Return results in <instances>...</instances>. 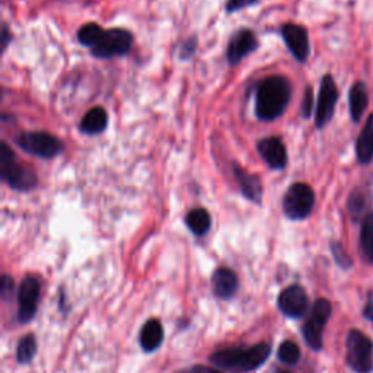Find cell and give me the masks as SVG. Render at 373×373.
<instances>
[{
    "instance_id": "cell-1",
    "label": "cell",
    "mask_w": 373,
    "mask_h": 373,
    "mask_svg": "<svg viewBox=\"0 0 373 373\" xmlns=\"http://www.w3.org/2000/svg\"><path fill=\"white\" fill-rule=\"evenodd\" d=\"M291 98V85L284 76H270L257 88L255 114L261 121H274L284 114Z\"/></svg>"
},
{
    "instance_id": "cell-2",
    "label": "cell",
    "mask_w": 373,
    "mask_h": 373,
    "mask_svg": "<svg viewBox=\"0 0 373 373\" xmlns=\"http://www.w3.org/2000/svg\"><path fill=\"white\" fill-rule=\"evenodd\" d=\"M271 347L267 343H259L247 350L226 349L215 353L210 358V362L226 370L250 372L264 365V362L268 359Z\"/></svg>"
},
{
    "instance_id": "cell-3",
    "label": "cell",
    "mask_w": 373,
    "mask_h": 373,
    "mask_svg": "<svg viewBox=\"0 0 373 373\" xmlns=\"http://www.w3.org/2000/svg\"><path fill=\"white\" fill-rule=\"evenodd\" d=\"M0 178L16 191H31L37 185V175L22 167L15 153L3 142L0 144Z\"/></svg>"
},
{
    "instance_id": "cell-4",
    "label": "cell",
    "mask_w": 373,
    "mask_h": 373,
    "mask_svg": "<svg viewBox=\"0 0 373 373\" xmlns=\"http://www.w3.org/2000/svg\"><path fill=\"white\" fill-rule=\"evenodd\" d=\"M346 362L356 373H370L373 370V343L359 330H351L346 340Z\"/></svg>"
},
{
    "instance_id": "cell-5",
    "label": "cell",
    "mask_w": 373,
    "mask_h": 373,
    "mask_svg": "<svg viewBox=\"0 0 373 373\" xmlns=\"http://www.w3.org/2000/svg\"><path fill=\"white\" fill-rule=\"evenodd\" d=\"M315 204L314 190L303 183L291 184L283 197L284 215L291 220H303L311 215Z\"/></svg>"
},
{
    "instance_id": "cell-6",
    "label": "cell",
    "mask_w": 373,
    "mask_h": 373,
    "mask_svg": "<svg viewBox=\"0 0 373 373\" xmlns=\"http://www.w3.org/2000/svg\"><path fill=\"white\" fill-rule=\"evenodd\" d=\"M16 144L20 148L41 159H53L63 152V143L56 136L47 132H26L18 136Z\"/></svg>"
},
{
    "instance_id": "cell-7",
    "label": "cell",
    "mask_w": 373,
    "mask_h": 373,
    "mask_svg": "<svg viewBox=\"0 0 373 373\" xmlns=\"http://www.w3.org/2000/svg\"><path fill=\"white\" fill-rule=\"evenodd\" d=\"M133 45L132 32L121 28H111L104 31L100 43L92 47V54L98 59H111L116 56H124Z\"/></svg>"
},
{
    "instance_id": "cell-8",
    "label": "cell",
    "mask_w": 373,
    "mask_h": 373,
    "mask_svg": "<svg viewBox=\"0 0 373 373\" xmlns=\"http://www.w3.org/2000/svg\"><path fill=\"white\" fill-rule=\"evenodd\" d=\"M331 303L327 299H318L312 310L310 318L306 319L305 327H303V335L307 346L314 350H321L322 349V333L323 327L328 322L331 317Z\"/></svg>"
},
{
    "instance_id": "cell-9",
    "label": "cell",
    "mask_w": 373,
    "mask_h": 373,
    "mask_svg": "<svg viewBox=\"0 0 373 373\" xmlns=\"http://www.w3.org/2000/svg\"><path fill=\"white\" fill-rule=\"evenodd\" d=\"M338 100V91L334 82L333 76L326 75L321 80L318 102H317V112H315V123L318 128L326 127L334 116V109Z\"/></svg>"
},
{
    "instance_id": "cell-10",
    "label": "cell",
    "mask_w": 373,
    "mask_h": 373,
    "mask_svg": "<svg viewBox=\"0 0 373 373\" xmlns=\"http://www.w3.org/2000/svg\"><path fill=\"white\" fill-rule=\"evenodd\" d=\"M40 282L36 277H26L20 287L18 291V303H20V311H18V318L21 322H28L34 318L37 312L38 306V299H40Z\"/></svg>"
},
{
    "instance_id": "cell-11",
    "label": "cell",
    "mask_w": 373,
    "mask_h": 373,
    "mask_svg": "<svg viewBox=\"0 0 373 373\" xmlns=\"http://www.w3.org/2000/svg\"><path fill=\"white\" fill-rule=\"evenodd\" d=\"M282 37L294 57L299 63H305L311 53L310 37H307L306 29L296 24H287L282 28Z\"/></svg>"
},
{
    "instance_id": "cell-12",
    "label": "cell",
    "mask_w": 373,
    "mask_h": 373,
    "mask_svg": "<svg viewBox=\"0 0 373 373\" xmlns=\"http://www.w3.org/2000/svg\"><path fill=\"white\" fill-rule=\"evenodd\" d=\"M257 47L258 41L254 32L250 29H239L229 41L226 57H228L231 66H236V64H239L248 54L257 50Z\"/></svg>"
},
{
    "instance_id": "cell-13",
    "label": "cell",
    "mask_w": 373,
    "mask_h": 373,
    "mask_svg": "<svg viewBox=\"0 0 373 373\" xmlns=\"http://www.w3.org/2000/svg\"><path fill=\"white\" fill-rule=\"evenodd\" d=\"M279 307L280 311L290 318H299L302 317L307 310V296L303 287L294 284L284 289L279 296Z\"/></svg>"
},
{
    "instance_id": "cell-14",
    "label": "cell",
    "mask_w": 373,
    "mask_h": 373,
    "mask_svg": "<svg viewBox=\"0 0 373 373\" xmlns=\"http://www.w3.org/2000/svg\"><path fill=\"white\" fill-rule=\"evenodd\" d=\"M257 148L259 155H261V158L271 169L282 171L286 168L287 151L279 137H266L263 140H259Z\"/></svg>"
},
{
    "instance_id": "cell-15",
    "label": "cell",
    "mask_w": 373,
    "mask_h": 373,
    "mask_svg": "<svg viewBox=\"0 0 373 373\" xmlns=\"http://www.w3.org/2000/svg\"><path fill=\"white\" fill-rule=\"evenodd\" d=\"M234 168H235L234 169L235 178L241 187L242 194H244V196L252 203H257V204L261 203L263 185H261V181H259V178L254 174H250L245 169H242L238 165H234Z\"/></svg>"
},
{
    "instance_id": "cell-16",
    "label": "cell",
    "mask_w": 373,
    "mask_h": 373,
    "mask_svg": "<svg viewBox=\"0 0 373 373\" xmlns=\"http://www.w3.org/2000/svg\"><path fill=\"white\" fill-rule=\"evenodd\" d=\"M212 286L216 296L222 299H229L235 295L238 289L236 274L229 268H218L212 277Z\"/></svg>"
},
{
    "instance_id": "cell-17",
    "label": "cell",
    "mask_w": 373,
    "mask_h": 373,
    "mask_svg": "<svg viewBox=\"0 0 373 373\" xmlns=\"http://www.w3.org/2000/svg\"><path fill=\"white\" fill-rule=\"evenodd\" d=\"M164 340V328L159 319H151L143 326L140 333V346L144 351H153Z\"/></svg>"
},
{
    "instance_id": "cell-18",
    "label": "cell",
    "mask_w": 373,
    "mask_h": 373,
    "mask_svg": "<svg viewBox=\"0 0 373 373\" xmlns=\"http://www.w3.org/2000/svg\"><path fill=\"white\" fill-rule=\"evenodd\" d=\"M108 125V114L101 107H95L89 109L85 117L80 121V130L85 135H100Z\"/></svg>"
},
{
    "instance_id": "cell-19",
    "label": "cell",
    "mask_w": 373,
    "mask_h": 373,
    "mask_svg": "<svg viewBox=\"0 0 373 373\" xmlns=\"http://www.w3.org/2000/svg\"><path fill=\"white\" fill-rule=\"evenodd\" d=\"M356 153L360 164H369L373 158V114L367 119L362 133L356 143Z\"/></svg>"
},
{
    "instance_id": "cell-20",
    "label": "cell",
    "mask_w": 373,
    "mask_h": 373,
    "mask_svg": "<svg viewBox=\"0 0 373 373\" xmlns=\"http://www.w3.org/2000/svg\"><path fill=\"white\" fill-rule=\"evenodd\" d=\"M349 105H350V116L354 123H359L363 112L367 107V92L366 86L362 82H356L349 93Z\"/></svg>"
},
{
    "instance_id": "cell-21",
    "label": "cell",
    "mask_w": 373,
    "mask_h": 373,
    "mask_svg": "<svg viewBox=\"0 0 373 373\" xmlns=\"http://www.w3.org/2000/svg\"><path fill=\"white\" fill-rule=\"evenodd\" d=\"M185 223L194 235L203 236L212 226V218H210L206 208H194L187 215Z\"/></svg>"
},
{
    "instance_id": "cell-22",
    "label": "cell",
    "mask_w": 373,
    "mask_h": 373,
    "mask_svg": "<svg viewBox=\"0 0 373 373\" xmlns=\"http://www.w3.org/2000/svg\"><path fill=\"white\" fill-rule=\"evenodd\" d=\"M360 248L367 263H373V212L367 213L362 223Z\"/></svg>"
},
{
    "instance_id": "cell-23",
    "label": "cell",
    "mask_w": 373,
    "mask_h": 373,
    "mask_svg": "<svg viewBox=\"0 0 373 373\" xmlns=\"http://www.w3.org/2000/svg\"><path fill=\"white\" fill-rule=\"evenodd\" d=\"M104 36V29L96 24H86L77 32V41L85 47H95Z\"/></svg>"
},
{
    "instance_id": "cell-24",
    "label": "cell",
    "mask_w": 373,
    "mask_h": 373,
    "mask_svg": "<svg viewBox=\"0 0 373 373\" xmlns=\"http://www.w3.org/2000/svg\"><path fill=\"white\" fill-rule=\"evenodd\" d=\"M36 351H37V342L34 335H26L20 342L16 358H18L20 363H29L32 358L36 356Z\"/></svg>"
},
{
    "instance_id": "cell-25",
    "label": "cell",
    "mask_w": 373,
    "mask_h": 373,
    "mask_svg": "<svg viewBox=\"0 0 373 373\" xmlns=\"http://www.w3.org/2000/svg\"><path fill=\"white\" fill-rule=\"evenodd\" d=\"M277 356H279V359L283 363L295 365L300 359V350H299V347H298L296 343H294V342H284V343L280 344Z\"/></svg>"
},
{
    "instance_id": "cell-26",
    "label": "cell",
    "mask_w": 373,
    "mask_h": 373,
    "mask_svg": "<svg viewBox=\"0 0 373 373\" xmlns=\"http://www.w3.org/2000/svg\"><path fill=\"white\" fill-rule=\"evenodd\" d=\"M363 208H365V200L362 197V194L360 192H353L351 194V197L349 200V210H350V213L353 218H359L360 213L363 212Z\"/></svg>"
},
{
    "instance_id": "cell-27",
    "label": "cell",
    "mask_w": 373,
    "mask_h": 373,
    "mask_svg": "<svg viewBox=\"0 0 373 373\" xmlns=\"http://www.w3.org/2000/svg\"><path fill=\"white\" fill-rule=\"evenodd\" d=\"M331 251H333V255L335 257V261L340 266L344 267V268L351 266V259H350L349 254L346 252V250L342 247V244H337V242H334V244L331 245Z\"/></svg>"
},
{
    "instance_id": "cell-28",
    "label": "cell",
    "mask_w": 373,
    "mask_h": 373,
    "mask_svg": "<svg viewBox=\"0 0 373 373\" xmlns=\"http://www.w3.org/2000/svg\"><path fill=\"white\" fill-rule=\"evenodd\" d=\"M312 108H314V93H312L311 88H307L305 92L303 104H302V116L305 119L310 117L312 114Z\"/></svg>"
},
{
    "instance_id": "cell-29",
    "label": "cell",
    "mask_w": 373,
    "mask_h": 373,
    "mask_svg": "<svg viewBox=\"0 0 373 373\" xmlns=\"http://www.w3.org/2000/svg\"><path fill=\"white\" fill-rule=\"evenodd\" d=\"M258 2V0H228V3H226V10L229 13L231 12H238L244 8L252 6Z\"/></svg>"
},
{
    "instance_id": "cell-30",
    "label": "cell",
    "mask_w": 373,
    "mask_h": 373,
    "mask_svg": "<svg viewBox=\"0 0 373 373\" xmlns=\"http://www.w3.org/2000/svg\"><path fill=\"white\" fill-rule=\"evenodd\" d=\"M196 48H197V41L196 38H191L188 41L184 43L183 48H181V57L183 59H188L191 57L194 53H196Z\"/></svg>"
},
{
    "instance_id": "cell-31",
    "label": "cell",
    "mask_w": 373,
    "mask_h": 373,
    "mask_svg": "<svg viewBox=\"0 0 373 373\" xmlns=\"http://www.w3.org/2000/svg\"><path fill=\"white\" fill-rule=\"evenodd\" d=\"M13 291V282L10 277H8V275H3L2 279V294L3 295H9Z\"/></svg>"
},
{
    "instance_id": "cell-32",
    "label": "cell",
    "mask_w": 373,
    "mask_h": 373,
    "mask_svg": "<svg viewBox=\"0 0 373 373\" xmlns=\"http://www.w3.org/2000/svg\"><path fill=\"white\" fill-rule=\"evenodd\" d=\"M363 315H365L367 319L373 321V295H370V296H369V299H367V302H366V306H365Z\"/></svg>"
},
{
    "instance_id": "cell-33",
    "label": "cell",
    "mask_w": 373,
    "mask_h": 373,
    "mask_svg": "<svg viewBox=\"0 0 373 373\" xmlns=\"http://www.w3.org/2000/svg\"><path fill=\"white\" fill-rule=\"evenodd\" d=\"M10 41V37H9V29L6 25H3V29H2V44H3V50L8 47Z\"/></svg>"
},
{
    "instance_id": "cell-34",
    "label": "cell",
    "mask_w": 373,
    "mask_h": 373,
    "mask_svg": "<svg viewBox=\"0 0 373 373\" xmlns=\"http://www.w3.org/2000/svg\"><path fill=\"white\" fill-rule=\"evenodd\" d=\"M187 373H218V372H213V370H208V369H204V367H196V369H192Z\"/></svg>"
},
{
    "instance_id": "cell-35",
    "label": "cell",
    "mask_w": 373,
    "mask_h": 373,
    "mask_svg": "<svg viewBox=\"0 0 373 373\" xmlns=\"http://www.w3.org/2000/svg\"><path fill=\"white\" fill-rule=\"evenodd\" d=\"M283 373H290V372H283Z\"/></svg>"
}]
</instances>
